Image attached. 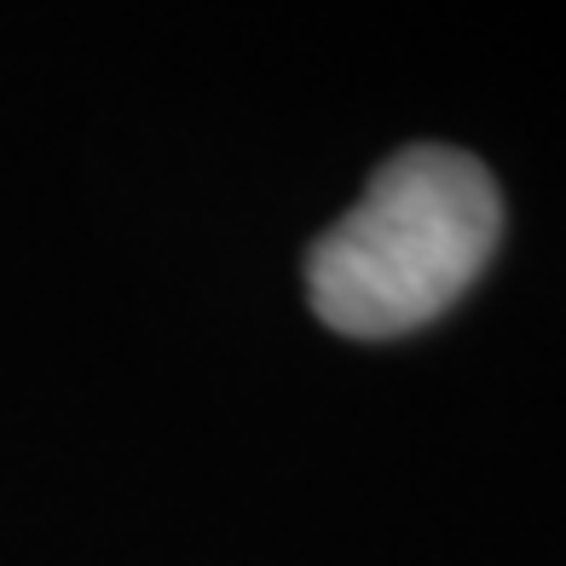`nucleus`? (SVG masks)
Instances as JSON below:
<instances>
[{"label":"nucleus","mask_w":566,"mask_h":566,"mask_svg":"<svg viewBox=\"0 0 566 566\" xmlns=\"http://www.w3.org/2000/svg\"><path fill=\"white\" fill-rule=\"evenodd\" d=\"M503 243V191L457 145H405L306 249V306L347 342H399L480 283Z\"/></svg>","instance_id":"nucleus-1"}]
</instances>
